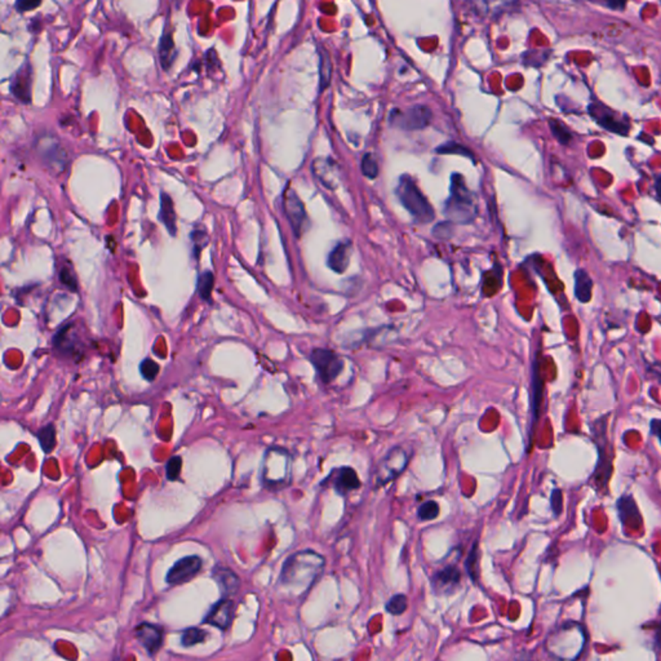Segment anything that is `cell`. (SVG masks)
<instances>
[{
    "label": "cell",
    "instance_id": "cell-5",
    "mask_svg": "<svg viewBox=\"0 0 661 661\" xmlns=\"http://www.w3.org/2000/svg\"><path fill=\"white\" fill-rule=\"evenodd\" d=\"M408 461L410 458L407 452L401 447H395L389 451L376 469V474H374L376 487L377 489L383 487L388 483L393 482L395 478H398L406 469Z\"/></svg>",
    "mask_w": 661,
    "mask_h": 661
},
{
    "label": "cell",
    "instance_id": "cell-6",
    "mask_svg": "<svg viewBox=\"0 0 661 661\" xmlns=\"http://www.w3.org/2000/svg\"><path fill=\"white\" fill-rule=\"evenodd\" d=\"M310 362L314 365L319 379L325 383H332L344 370V361L334 350L316 347L310 354Z\"/></svg>",
    "mask_w": 661,
    "mask_h": 661
},
{
    "label": "cell",
    "instance_id": "cell-24",
    "mask_svg": "<svg viewBox=\"0 0 661 661\" xmlns=\"http://www.w3.org/2000/svg\"><path fill=\"white\" fill-rule=\"evenodd\" d=\"M543 401V381L540 376V364L538 361L534 365V403H532V410H534V419H538V410H540V403Z\"/></svg>",
    "mask_w": 661,
    "mask_h": 661
},
{
    "label": "cell",
    "instance_id": "cell-31",
    "mask_svg": "<svg viewBox=\"0 0 661 661\" xmlns=\"http://www.w3.org/2000/svg\"><path fill=\"white\" fill-rule=\"evenodd\" d=\"M435 152L441 154H459V155L469 158L473 162L476 161L474 156H473V153L470 152L469 149H467L465 146L458 144V143H447V144L441 145L440 147H437Z\"/></svg>",
    "mask_w": 661,
    "mask_h": 661
},
{
    "label": "cell",
    "instance_id": "cell-39",
    "mask_svg": "<svg viewBox=\"0 0 661 661\" xmlns=\"http://www.w3.org/2000/svg\"><path fill=\"white\" fill-rule=\"evenodd\" d=\"M40 6V1H26V0H19L16 3V8L19 12H26V10L37 8Z\"/></svg>",
    "mask_w": 661,
    "mask_h": 661
},
{
    "label": "cell",
    "instance_id": "cell-15",
    "mask_svg": "<svg viewBox=\"0 0 661 661\" xmlns=\"http://www.w3.org/2000/svg\"><path fill=\"white\" fill-rule=\"evenodd\" d=\"M136 638L150 655L159 651L163 643V629L155 624L143 623L136 628Z\"/></svg>",
    "mask_w": 661,
    "mask_h": 661
},
{
    "label": "cell",
    "instance_id": "cell-30",
    "mask_svg": "<svg viewBox=\"0 0 661 661\" xmlns=\"http://www.w3.org/2000/svg\"><path fill=\"white\" fill-rule=\"evenodd\" d=\"M417 516L422 520H433L440 516V505L437 501L429 500L420 505L417 510Z\"/></svg>",
    "mask_w": 661,
    "mask_h": 661
},
{
    "label": "cell",
    "instance_id": "cell-34",
    "mask_svg": "<svg viewBox=\"0 0 661 661\" xmlns=\"http://www.w3.org/2000/svg\"><path fill=\"white\" fill-rule=\"evenodd\" d=\"M362 172L367 179H371V180H374L379 176V165L372 154H364L363 159H362Z\"/></svg>",
    "mask_w": 661,
    "mask_h": 661
},
{
    "label": "cell",
    "instance_id": "cell-7",
    "mask_svg": "<svg viewBox=\"0 0 661 661\" xmlns=\"http://www.w3.org/2000/svg\"><path fill=\"white\" fill-rule=\"evenodd\" d=\"M433 113L431 107L425 105H415L407 110L395 109L390 114V123L404 131H419L431 125Z\"/></svg>",
    "mask_w": 661,
    "mask_h": 661
},
{
    "label": "cell",
    "instance_id": "cell-36",
    "mask_svg": "<svg viewBox=\"0 0 661 661\" xmlns=\"http://www.w3.org/2000/svg\"><path fill=\"white\" fill-rule=\"evenodd\" d=\"M182 468V459L180 456H173L171 460H168L165 465V476L167 480L174 482L180 478Z\"/></svg>",
    "mask_w": 661,
    "mask_h": 661
},
{
    "label": "cell",
    "instance_id": "cell-38",
    "mask_svg": "<svg viewBox=\"0 0 661 661\" xmlns=\"http://www.w3.org/2000/svg\"><path fill=\"white\" fill-rule=\"evenodd\" d=\"M192 243H194L195 253H197V256H198V251L203 249V247L208 243V237L206 235L204 231L194 230L192 233Z\"/></svg>",
    "mask_w": 661,
    "mask_h": 661
},
{
    "label": "cell",
    "instance_id": "cell-32",
    "mask_svg": "<svg viewBox=\"0 0 661 661\" xmlns=\"http://www.w3.org/2000/svg\"><path fill=\"white\" fill-rule=\"evenodd\" d=\"M408 606L407 597L404 595H395L386 604V611L392 615H402Z\"/></svg>",
    "mask_w": 661,
    "mask_h": 661
},
{
    "label": "cell",
    "instance_id": "cell-2",
    "mask_svg": "<svg viewBox=\"0 0 661 661\" xmlns=\"http://www.w3.org/2000/svg\"><path fill=\"white\" fill-rule=\"evenodd\" d=\"M443 213L451 222L456 224H470L476 219L477 206L474 195L460 173H452L451 176L450 197L444 203Z\"/></svg>",
    "mask_w": 661,
    "mask_h": 661
},
{
    "label": "cell",
    "instance_id": "cell-29",
    "mask_svg": "<svg viewBox=\"0 0 661 661\" xmlns=\"http://www.w3.org/2000/svg\"><path fill=\"white\" fill-rule=\"evenodd\" d=\"M478 563H480V550H478V543L476 541L465 562L467 571L473 581H477L478 579Z\"/></svg>",
    "mask_w": 661,
    "mask_h": 661
},
{
    "label": "cell",
    "instance_id": "cell-41",
    "mask_svg": "<svg viewBox=\"0 0 661 661\" xmlns=\"http://www.w3.org/2000/svg\"><path fill=\"white\" fill-rule=\"evenodd\" d=\"M516 660H517V661H534V659H532V656H531V653H528V652H520V653H519V655H518L517 659H516Z\"/></svg>",
    "mask_w": 661,
    "mask_h": 661
},
{
    "label": "cell",
    "instance_id": "cell-1",
    "mask_svg": "<svg viewBox=\"0 0 661 661\" xmlns=\"http://www.w3.org/2000/svg\"><path fill=\"white\" fill-rule=\"evenodd\" d=\"M325 558L314 550H301L288 558L280 572V584L296 595L305 593L323 572Z\"/></svg>",
    "mask_w": 661,
    "mask_h": 661
},
{
    "label": "cell",
    "instance_id": "cell-27",
    "mask_svg": "<svg viewBox=\"0 0 661 661\" xmlns=\"http://www.w3.org/2000/svg\"><path fill=\"white\" fill-rule=\"evenodd\" d=\"M208 633L199 628H188L182 633L181 642L185 647H192L198 643L204 642Z\"/></svg>",
    "mask_w": 661,
    "mask_h": 661
},
{
    "label": "cell",
    "instance_id": "cell-3",
    "mask_svg": "<svg viewBox=\"0 0 661 661\" xmlns=\"http://www.w3.org/2000/svg\"><path fill=\"white\" fill-rule=\"evenodd\" d=\"M395 194L399 201L402 203L403 207L411 213V216L417 222L429 224L434 220L435 212L411 176L408 174L401 176L398 186L395 189Z\"/></svg>",
    "mask_w": 661,
    "mask_h": 661
},
{
    "label": "cell",
    "instance_id": "cell-10",
    "mask_svg": "<svg viewBox=\"0 0 661 661\" xmlns=\"http://www.w3.org/2000/svg\"><path fill=\"white\" fill-rule=\"evenodd\" d=\"M201 565H203V561L198 556L181 558L171 567V570L165 576V581L170 585L183 584L192 580L194 576L198 575V572L201 570Z\"/></svg>",
    "mask_w": 661,
    "mask_h": 661
},
{
    "label": "cell",
    "instance_id": "cell-8",
    "mask_svg": "<svg viewBox=\"0 0 661 661\" xmlns=\"http://www.w3.org/2000/svg\"><path fill=\"white\" fill-rule=\"evenodd\" d=\"M597 424L599 425L598 428H593V431L595 433V440L597 444H598V452H599V461H598V467L595 469V483L598 486V489H607V480L610 478L611 476V460H610V456L607 455V447H608V442H607V433H606V428H607V420L602 417L601 420H598Z\"/></svg>",
    "mask_w": 661,
    "mask_h": 661
},
{
    "label": "cell",
    "instance_id": "cell-4",
    "mask_svg": "<svg viewBox=\"0 0 661 661\" xmlns=\"http://www.w3.org/2000/svg\"><path fill=\"white\" fill-rule=\"evenodd\" d=\"M261 478L269 489L286 487L291 480V455L279 447L269 449L264 455Z\"/></svg>",
    "mask_w": 661,
    "mask_h": 661
},
{
    "label": "cell",
    "instance_id": "cell-20",
    "mask_svg": "<svg viewBox=\"0 0 661 661\" xmlns=\"http://www.w3.org/2000/svg\"><path fill=\"white\" fill-rule=\"evenodd\" d=\"M617 507H619L620 519H622L624 525H631L633 528H637L641 525L642 518L640 516L637 505H635V502L632 498L624 496V498H619Z\"/></svg>",
    "mask_w": 661,
    "mask_h": 661
},
{
    "label": "cell",
    "instance_id": "cell-11",
    "mask_svg": "<svg viewBox=\"0 0 661 661\" xmlns=\"http://www.w3.org/2000/svg\"><path fill=\"white\" fill-rule=\"evenodd\" d=\"M589 113L593 116L595 122L607 131L620 134H626L629 131V125L626 122H623V119L617 116V113H613V110H610L602 104H592L589 106Z\"/></svg>",
    "mask_w": 661,
    "mask_h": 661
},
{
    "label": "cell",
    "instance_id": "cell-12",
    "mask_svg": "<svg viewBox=\"0 0 661 661\" xmlns=\"http://www.w3.org/2000/svg\"><path fill=\"white\" fill-rule=\"evenodd\" d=\"M323 483H331L336 492L341 496H345L349 492L361 487V480L358 477V473L350 467L334 469Z\"/></svg>",
    "mask_w": 661,
    "mask_h": 661
},
{
    "label": "cell",
    "instance_id": "cell-16",
    "mask_svg": "<svg viewBox=\"0 0 661 661\" xmlns=\"http://www.w3.org/2000/svg\"><path fill=\"white\" fill-rule=\"evenodd\" d=\"M10 92L19 101L29 104L31 101V69L29 64H25L12 78Z\"/></svg>",
    "mask_w": 661,
    "mask_h": 661
},
{
    "label": "cell",
    "instance_id": "cell-26",
    "mask_svg": "<svg viewBox=\"0 0 661 661\" xmlns=\"http://www.w3.org/2000/svg\"><path fill=\"white\" fill-rule=\"evenodd\" d=\"M38 437L40 446L46 453H49V452L55 450V447H56V429L52 424L44 426L42 431H39Z\"/></svg>",
    "mask_w": 661,
    "mask_h": 661
},
{
    "label": "cell",
    "instance_id": "cell-14",
    "mask_svg": "<svg viewBox=\"0 0 661 661\" xmlns=\"http://www.w3.org/2000/svg\"><path fill=\"white\" fill-rule=\"evenodd\" d=\"M433 589L438 595H449L460 584V570L455 565H447L433 576Z\"/></svg>",
    "mask_w": 661,
    "mask_h": 661
},
{
    "label": "cell",
    "instance_id": "cell-40",
    "mask_svg": "<svg viewBox=\"0 0 661 661\" xmlns=\"http://www.w3.org/2000/svg\"><path fill=\"white\" fill-rule=\"evenodd\" d=\"M604 6L608 7V8H613L615 10H624L625 8V3L623 1H607V3H604Z\"/></svg>",
    "mask_w": 661,
    "mask_h": 661
},
{
    "label": "cell",
    "instance_id": "cell-13",
    "mask_svg": "<svg viewBox=\"0 0 661 661\" xmlns=\"http://www.w3.org/2000/svg\"><path fill=\"white\" fill-rule=\"evenodd\" d=\"M233 617H234V602L230 598L224 597L217 604L212 606L210 613H207V616L204 617V623L213 625L222 631H226L233 623Z\"/></svg>",
    "mask_w": 661,
    "mask_h": 661
},
{
    "label": "cell",
    "instance_id": "cell-35",
    "mask_svg": "<svg viewBox=\"0 0 661 661\" xmlns=\"http://www.w3.org/2000/svg\"><path fill=\"white\" fill-rule=\"evenodd\" d=\"M331 70H332V65H331V60L328 57V53L327 51L322 52V58H320V88L322 89H325L329 84L331 75H332Z\"/></svg>",
    "mask_w": 661,
    "mask_h": 661
},
{
    "label": "cell",
    "instance_id": "cell-37",
    "mask_svg": "<svg viewBox=\"0 0 661 661\" xmlns=\"http://www.w3.org/2000/svg\"><path fill=\"white\" fill-rule=\"evenodd\" d=\"M60 280H61V283H62L65 287L69 288L70 291H77V279H75L74 273L71 271V269H61V270H60Z\"/></svg>",
    "mask_w": 661,
    "mask_h": 661
},
{
    "label": "cell",
    "instance_id": "cell-25",
    "mask_svg": "<svg viewBox=\"0 0 661 661\" xmlns=\"http://www.w3.org/2000/svg\"><path fill=\"white\" fill-rule=\"evenodd\" d=\"M215 286V275L211 271H203L198 278V293L201 300L210 301L211 300L212 289Z\"/></svg>",
    "mask_w": 661,
    "mask_h": 661
},
{
    "label": "cell",
    "instance_id": "cell-19",
    "mask_svg": "<svg viewBox=\"0 0 661 661\" xmlns=\"http://www.w3.org/2000/svg\"><path fill=\"white\" fill-rule=\"evenodd\" d=\"M313 171L327 188H336L338 173L336 164L331 159H316L313 162Z\"/></svg>",
    "mask_w": 661,
    "mask_h": 661
},
{
    "label": "cell",
    "instance_id": "cell-22",
    "mask_svg": "<svg viewBox=\"0 0 661 661\" xmlns=\"http://www.w3.org/2000/svg\"><path fill=\"white\" fill-rule=\"evenodd\" d=\"M592 289H593V280L590 275L583 270L579 269L575 271V296L580 302L586 304L592 298Z\"/></svg>",
    "mask_w": 661,
    "mask_h": 661
},
{
    "label": "cell",
    "instance_id": "cell-28",
    "mask_svg": "<svg viewBox=\"0 0 661 661\" xmlns=\"http://www.w3.org/2000/svg\"><path fill=\"white\" fill-rule=\"evenodd\" d=\"M549 125H550L552 134L561 144L568 145L572 141V134L570 132V129L561 120L550 119Z\"/></svg>",
    "mask_w": 661,
    "mask_h": 661
},
{
    "label": "cell",
    "instance_id": "cell-17",
    "mask_svg": "<svg viewBox=\"0 0 661 661\" xmlns=\"http://www.w3.org/2000/svg\"><path fill=\"white\" fill-rule=\"evenodd\" d=\"M352 243L350 242H341L332 249L328 255L327 259V265L331 270H334L337 274H343L345 271L349 262H350V256H352Z\"/></svg>",
    "mask_w": 661,
    "mask_h": 661
},
{
    "label": "cell",
    "instance_id": "cell-18",
    "mask_svg": "<svg viewBox=\"0 0 661 661\" xmlns=\"http://www.w3.org/2000/svg\"><path fill=\"white\" fill-rule=\"evenodd\" d=\"M215 581L220 586L221 592L225 598L235 595L239 588V577L226 567H216L212 572Z\"/></svg>",
    "mask_w": 661,
    "mask_h": 661
},
{
    "label": "cell",
    "instance_id": "cell-21",
    "mask_svg": "<svg viewBox=\"0 0 661 661\" xmlns=\"http://www.w3.org/2000/svg\"><path fill=\"white\" fill-rule=\"evenodd\" d=\"M159 221H162L171 235H176L177 225H176V212L173 206L172 199L168 194L163 192L161 197V211H159Z\"/></svg>",
    "mask_w": 661,
    "mask_h": 661
},
{
    "label": "cell",
    "instance_id": "cell-9",
    "mask_svg": "<svg viewBox=\"0 0 661 661\" xmlns=\"http://www.w3.org/2000/svg\"><path fill=\"white\" fill-rule=\"evenodd\" d=\"M283 207L287 216L288 221L292 226L293 234L301 238L302 234L307 230L309 219L304 203L298 198V194L288 188L287 192L283 195Z\"/></svg>",
    "mask_w": 661,
    "mask_h": 661
},
{
    "label": "cell",
    "instance_id": "cell-23",
    "mask_svg": "<svg viewBox=\"0 0 661 661\" xmlns=\"http://www.w3.org/2000/svg\"><path fill=\"white\" fill-rule=\"evenodd\" d=\"M174 56H176V51H174L172 35L170 33H164L159 44V58L164 70H167L172 65Z\"/></svg>",
    "mask_w": 661,
    "mask_h": 661
},
{
    "label": "cell",
    "instance_id": "cell-42",
    "mask_svg": "<svg viewBox=\"0 0 661 661\" xmlns=\"http://www.w3.org/2000/svg\"><path fill=\"white\" fill-rule=\"evenodd\" d=\"M651 426H653V433L656 437H659V426H660V422L659 420H653L651 422Z\"/></svg>",
    "mask_w": 661,
    "mask_h": 661
},
{
    "label": "cell",
    "instance_id": "cell-33",
    "mask_svg": "<svg viewBox=\"0 0 661 661\" xmlns=\"http://www.w3.org/2000/svg\"><path fill=\"white\" fill-rule=\"evenodd\" d=\"M159 371H161L159 364L154 362L153 359H150V358H146L140 364V372H141L146 381H154L156 379V376L159 374Z\"/></svg>",
    "mask_w": 661,
    "mask_h": 661
}]
</instances>
